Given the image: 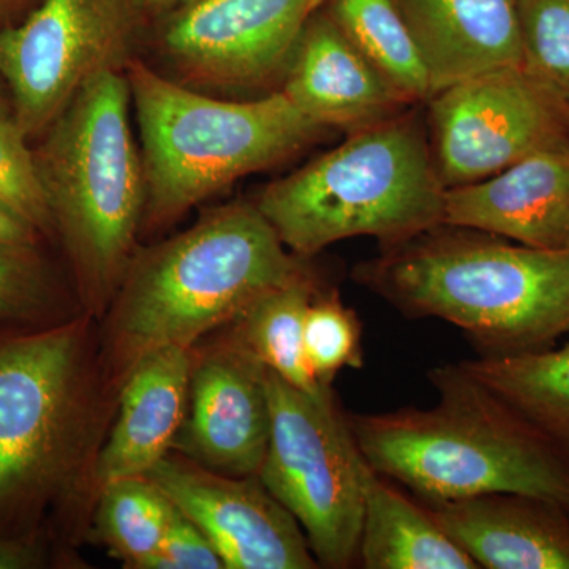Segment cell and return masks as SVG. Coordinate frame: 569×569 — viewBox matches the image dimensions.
<instances>
[{"label":"cell","instance_id":"6","mask_svg":"<svg viewBox=\"0 0 569 569\" xmlns=\"http://www.w3.org/2000/svg\"><path fill=\"white\" fill-rule=\"evenodd\" d=\"M445 192L417 119L392 116L269 183L253 203L306 260L358 236L387 250L406 244L443 224Z\"/></svg>","mask_w":569,"mask_h":569},{"label":"cell","instance_id":"32","mask_svg":"<svg viewBox=\"0 0 569 569\" xmlns=\"http://www.w3.org/2000/svg\"><path fill=\"white\" fill-rule=\"evenodd\" d=\"M138 13H151V11L167 9L176 2H186V0H132Z\"/></svg>","mask_w":569,"mask_h":569},{"label":"cell","instance_id":"31","mask_svg":"<svg viewBox=\"0 0 569 569\" xmlns=\"http://www.w3.org/2000/svg\"><path fill=\"white\" fill-rule=\"evenodd\" d=\"M40 0H0V31L20 22L33 9L32 3Z\"/></svg>","mask_w":569,"mask_h":569},{"label":"cell","instance_id":"19","mask_svg":"<svg viewBox=\"0 0 569 569\" xmlns=\"http://www.w3.org/2000/svg\"><path fill=\"white\" fill-rule=\"evenodd\" d=\"M358 561L366 569H479L421 501L376 471L367 481Z\"/></svg>","mask_w":569,"mask_h":569},{"label":"cell","instance_id":"14","mask_svg":"<svg viewBox=\"0 0 569 569\" xmlns=\"http://www.w3.org/2000/svg\"><path fill=\"white\" fill-rule=\"evenodd\" d=\"M443 224L539 250H569V144L445 192Z\"/></svg>","mask_w":569,"mask_h":569},{"label":"cell","instance_id":"29","mask_svg":"<svg viewBox=\"0 0 569 569\" xmlns=\"http://www.w3.org/2000/svg\"><path fill=\"white\" fill-rule=\"evenodd\" d=\"M40 234L36 230L14 216L9 209L0 204V247L11 249H36Z\"/></svg>","mask_w":569,"mask_h":569},{"label":"cell","instance_id":"15","mask_svg":"<svg viewBox=\"0 0 569 569\" xmlns=\"http://www.w3.org/2000/svg\"><path fill=\"white\" fill-rule=\"evenodd\" d=\"M280 91L309 121L350 133L392 118L408 103L329 14L307 22Z\"/></svg>","mask_w":569,"mask_h":569},{"label":"cell","instance_id":"21","mask_svg":"<svg viewBox=\"0 0 569 569\" xmlns=\"http://www.w3.org/2000/svg\"><path fill=\"white\" fill-rule=\"evenodd\" d=\"M318 293L310 272L299 277L261 296L228 325L227 336L266 369L312 396L331 391V387H321L313 377L305 350L306 313Z\"/></svg>","mask_w":569,"mask_h":569},{"label":"cell","instance_id":"2","mask_svg":"<svg viewBox=\"0 0 569 569\" xmlns=\"http://www.w3.org/2000/svg\"><path fill=\"white\" fill-rule=\"evenodd\" d=\"M441 224L359 266V282L403 316L458 326L485 356L569 336V250H539Z\"/></svg>","mask_w":569,"mask_h":569},{"label":"cell","instance_id":"9","mask_svg":"<svg viewBox=\"0 0 569 569\" xmlns=\"http://www.w3.org/2000/svg\"><path fill=\"white\" fill-rule=\"evenodd\" d=\"M138 20L132 0H40L0 31V74L29 140H39L97 74L126 70Z\"/></svg>","mask_w":569,"mask_h":569},{"label":"cell","instance_id":"23","mask_svg":"<svg viewBox=\"0 0 569 569\" xmlns=\"http://www.w3.org/2000/svg\"><path fill=\"white\" fill-rule=\"evenodd\" d=\"M97 497L100 538L126 568L137 569L160 549L173 503L146 477L112 481Z\"/></svg>","mask_w":569,"mask_h":569},{"label":"cell","instance_id":"22","mask_svg":"<svg viewBox=\"0 0 569 569\" xmlns=\"http://www.w3.org/2000/svg\"><path fill=\"white\" fill-rule=\"evenodd\" d=\"M329 17L408 103L432 97L417 41L396 0H329Z\"/></svg>","mask_w":569,"mask_h":569},{"label":"cell","instance_id":"33","mask_svg":"<svg viewBox=\"0 0 569 569\" xmlns=\"http://www.w3.org/2000/svg\"><path fill=\"white\" fill-rule=\"evenodd\" d=\"M13 116V103H11V96L7 82L0 74V118H9Z\"/></svg>","mask_w":569,"mask_h":569},{"label":"cell","instance_id":"12","mask_svg":"<svg viewBox=\"0 0 569 569\" xmlns=\"http://www.w3.org/2000/svg\"><path fill=\"white\" fill-rule=\"evenodd\" d=\"M146 478L200 527L224 568H320L305 530L258 475L230 477L183 456H164Z\"/></svg>","mask_w":569,"mask_h":569},{"label":"cell","instance_id":"3","mask_svg":"<svg viewBox=\"0 0 569 569\" xmlns=\"http://www.w3.org/2000/svg\"><path fill=\"white\" fill-rule=\"evenodd\" d=\"M429 378L433 407L347 413L376 473L422 501L511 492L569 511V462L530 422L460 365L437 367Z\"/></svg>","mask_w":569,"mask_h":569},{"label":"cell","instance_id":"1","mask_svg":"<svg viewBox=\"0 0 569 569\" xmlns=\"http://www.w3.org/2000/svg\"><path fill=\"white\" fill-rule=\"evenodd\" d=\"M309 274L254 203L209 209L181 234L137 249L110 306L107 348L118 380L146 355L193 348L261 296Z\"/></svg>","mask_w":569,"mask_h":569},{"label":"cell","instance_id":"25","mask_svg":"<svg viewBox=\"0 0 569 569\" xmlns=\"http://www.w3.org/2000/svg\"><path fill=\"white\" fill-rule=\"evenodd\" d=\"M307 362L321 387H331L346 367L361 369V321L337 293H318L306 313Z\"/></svg>","mask_w":569,"mask_h":569},{"label":"cell","instance_id":"10","mask_svg":"<svg viewBox=\"0 0 569 569\" xmlns=\"http://www.w3.org/2000/svg\"><path fill=\"white\" fill-rule=\"evenodd\" d=\"M445 189L482 181L569 144V103L523 67L478 74L427 100Z\"/></svg>","mask_w":569,"mask_h":569},{"label":"cell","instance_id":"27","mask_svg":"<svg viewBox=\"0 0 569 569\" xmlns=\"http://www.w3.org/2000/svg\"><path fill=\"white\" fill-rule=\"evenodd\" d=\"M48 295L50 284L36 249L0 247V320L37 316Z\"/></svg>","mask_w":569,"mask_h":569},{"label":"cell","instance_id":"11","mask_svg":"<svg viewBox=\"0 0 569 569\" xmlns=\"http://www.w3.org/2000/svg\"><path fill=\"white\" fill-rule=\"evenodd\" d=\"M323 0H198L182 6L160 52L190 88L257 89L282 80Z\"/></svg>","mask_w":569,"mask_h":569},{"label":"cell","instance_id":"24","mask_svg":"<svg viewBox=\"0 0 569 569\" xmlns=\"http://www.w3.org/2000/svg\"><path fill=\"white\" fill-rule=\"evenodd\" d=\"M523 69L569 103V0H519Z\"/></svg>","mask_w":569,"mask_h":569},{"label":"cell","instance_id":"30","mask_svg":"<svg viewBox=\"0 0 569 569\" xmlns=\"http://www.w3.org/2000/svg\"><path fill=\"white\" fill-rule=\"evenodd\" d=\"M39 561V552L28 541L0 535V569L36 568Z\"/></svg>","mask_w":569,"mask_h":569},{"label":"cell","instance_id":"7","mask_svg":"<svg viewBox=\"0 0 569 569\" xmlns=\"http://www.w3.org/2000/svg\"><path fill=\"white\" fill-rule=\"evenodd\" d=\"M86 331L78 320L0 337V535L80 473L91 399Z\"/></svg>","mask_w":569,"mask_h":569},{"label":"cell","instance_id":"16","mask_svg":"<svg viewBox=\"0 0 569 569\" xmlns=\"http://www.w3.org/2000/svg\"><path fill=\"white\" fill-rule=\"evenodd\" d=\"M419 501L478 568L569 569V511L559 503L511 492Z\"/></svg>","mask_w":569,"mask_h":569},{"label":"cell","instance_id":"13","mask_svg":"<svg viewBox=\"0 0 569 569\" xmlns=\"http://www.w3.org/2000/svg\"><path fill=\"white\" fill-rule=\"evenodd\" d=\"M269 436L266 367L228 337L193 355L189 408L173 448L217 473L254 477Z\"/></svg>","mask_w":569,"mask_h":569},{"label":"cell","instance_id":"4","mask_svg":"<svg viewBox=\"0 0 569 569\" xmlns=\"http://www.w3.org/2000/svg\"><path fill=\"white\" fill-rule=\"evenodd\" d=\"M123 71L92 78L33 148L54 233L69 257L86 310L110 309L137 252L146 206Z\"/></svg>","mask_w":569,"mask_h":569},{"label":"cell","instance_id":"8","mask_svg":"<svg viewBox=\"0 0 569 569\" xmlns=\"http://www.w3.org/2000/svg\"><path fill=\"white\" fill-rule=\"evenodd\" d=\"M271 436L258 478L305 530L318 565L358 563L372 468L331 391L307 395L266 369Z\"/></svg>","mask_w":569,"mask_h":569},{"label":"cell","instance_id":"34","mask_svg":"<svg viewBox=\"0 0 569 569\" xmlns=\"http://www.w3.org/2000/svg\"><path fill=\"white\" fill-rule=\"evenodd\" d=\"M193 2H198V0H186V2L182 3V6H189V3H193Z\"/></svg>","mask_w":569,"mask_h":569},{"label":"cell","instance_id":"17","mask_svg":"<svg viewBox=\"0 0 569 569\" xmlns=\"http://www.w3.org/2000/svg\"><path fill=\"white\" fill-rule=\"evenodd\" d=\"M193 348L146 355L123 378L118 421L92 468L96 492L122 478L146 477L173 449L189 408Z\"/></svg>","mask_w":569,"mask_h":569},{"label":"cell","instance_id":"26","mask_svg":"<svg viewBox=\"0 0 569 569\" xmlns=\"http://www.w3.org/2000/svg\"><path fill=\"white\" fill-rule=\"evenodd\" d=\"M31 142L13 116L0 118V204L31 224L40 236L52 238L54 223Z\"/></svg>","mask_w":569,"mask_h":569},{"label":"cell","instance_id":"20","mask_svg":"<svg viewBox=\"0 0 569 569\" xmlns=\"http://www.w3.org/2000/svg\"><path fill=\"white\" fill-rule=\"evenodd\" d=\"M569 462V340L559 348L459 362Z\"/></svg>","mask_w":569,"mask_h":569},{"label":"cell","instance_id":"5","mask_svg":"<svg viewBox=\"0 0 569 569\" xmlns=\"http://www.w3.org/2000/svg\"><path fill=\"white\" fill-rule=\"evenodd\" d=\"M123 73L144 168L141 230L170 227L239 179L287 162L325 132L282 91L250 102L219 99L164 77L138 56Z\"/></svg>","mask_w":569,"mask_h":569},{"label":"cell","instance_id":"28","mask_svg":"<svg viewBox=\"0 0 569 569\" xmlns=\"http://www.w3.org/2000/svg\"><path fill=\"white\" fill-rule=\"evenodd\" d=\"M164 569H222L223 561L197 523L173 505L159 549Z\"/></svg>","mask_w":569,"mask_h":569},{"label":"cell","instance_id":"18","mask_svg":"<svg viewBox=\"0 0 569 569\" xmlns=\"http://www.w3.org/2000/svg\"><path fill=\"white\" fill-rule=\"evenodd\" d=\"M432 96L488 71L523 67L519 0H396Z\"/></svg>","mask_w":569,"mask_h":569}]
</instances>
